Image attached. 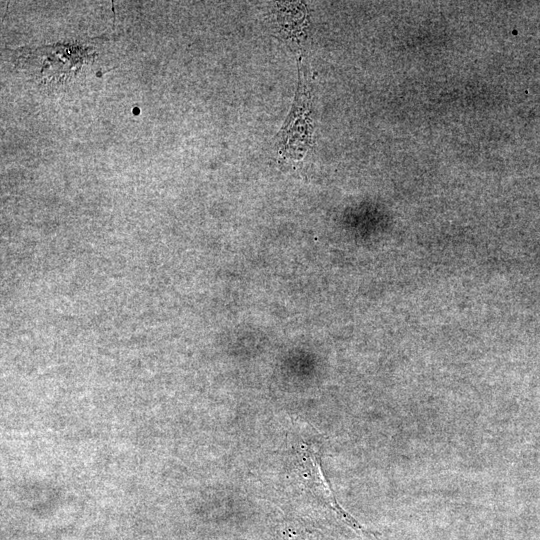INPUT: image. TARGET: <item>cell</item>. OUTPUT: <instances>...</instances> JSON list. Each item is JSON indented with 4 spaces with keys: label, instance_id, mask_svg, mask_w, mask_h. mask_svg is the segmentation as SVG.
I'll use <instances>...</instances> for the list:
<instances>
[{
    "label": "cell",
    "instance_id": "2",
    "mask_svg": "<svg viewBox=\"0 0 540 540\" xmlns=\"http://www.w3.org/2000/svg\"><path fill=\"white\" fill-rule=\"evenodd\" d=\"M299 71L295 102L279 136L278 153L284 159H300L311 140L310 85L302 65H299Z\"/></svg>",
    "mask_w": 540,
    "mask_h": 540
},
{
    "label": "cell",
    "instance_id": "1",
    "mask_svg": "<svg viewBox=\"0 0 540 540\" xmlns=\"http://www.w3.org/2000/svg\"><path fill=\"white\" fill-rule=\"evenodd\" d=\"M84 45L60 44L19 49L17 63L43 83L69 81L91 59Z\"/></svg>",
    "mask_w": 540,
    "mask_h": 540
}]
</instances>
